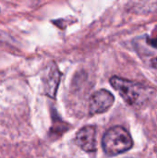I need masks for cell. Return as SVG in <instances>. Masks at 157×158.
I'll list each match as a JSON object with an SVG mask.
<instances>
[{"mask_svg": "<svg viewBox=\"0 0 157 158\" xmlns=\"http://www.w3.org/2000/svg\"><path fill=\"white\" fill-rule=\"evenodd\" d=\"M110 83L113 88L118 92L124 101L131 106H142L149 98V89L141 83L117 76L110 79Z\"/></svg>", "mask_w": 157, "mask_h": 158, "instance_id": "1", "label": "cell"}, {"mask_svg": "<svg viewBox=\"0 0 157 158\" xmlns=\"http://www.w3.org/2000/svg\"><path fill=\"white\" fill-rule=\"evenodd\" d=\"M102 145L107 156H117L129 151L133 146L130 132L120 126L109 129L104 135Z\"/></svg>", "mask_w": 157, "mask_h": 158, "instance_id": "2", "label": "cell"}, {"mask_svg": "<svg viewBox=\"0 0 157 158\" xmlns=\"http://www.w3.org/2000/svg\"><path fill=\"white\" fill-rule=\"evenodd\" d=\"M115 99L111 93L106 90L95 92L90 97L89 112L91 115L102 114L106 112L113 105Z\"/></svg>", "mask_w": 157, "mask_h": 158, "instance_id": "3", "label": "cell"}, {"mask_svg": "<svg viewBox=\"0 0 157 158\" xmlns=\"http://www.w3.org/2000/svg\"><path fill=\"white\" fill-rule=\"evenodd\" d=\"M76 144L87 153L96 151V129L94 126H86L81 129L76 135Z\"/></svg>", "mask_w": 157, "mask_h": 158, "instance_id": "4", "label": "cell"}, {"mask_svg": "<svg viewBox=\"0 0 157 158\" xmlns=\"http://www.w3.org/2000/svg\"><path fill=\"white\" fill-rule=\"evenodd\" d=\"M60 76L61 73L59 72L55 63H52L45 71V74L43 76L44 92L51 98L56 97V91L60 82V78H61Z\"/></svg>", "mask_w": 157, "mask_h": 158, "instance_id": "5", "label": "cell"}, {"mask_svg": "<svg viewBox=\"0 0 157 158\" xmlns=\"http://www.w3.org/2000/svg\"><path fill=\"white\" fill-rule=\"evenodd\" d=\"M147 43L148 44H150L151 46L155 47V48H157V35H155L154 37L152 38H149L147 40Z\"/></svg>", "mask_w": 157, "mask_h": 158, "instance_id": "6", "label": "cell"}, {"mask_svg": "<svg viewBox=\"0 0 157 158\" xmlns=\"http://www.w3.org/2000/svg\"><path fill=\"white\" fill-rule=\"evenodd\" d=\"M152 66L157 69V57H155V58H153L152 59Z\"/></svg>", "mask_w": 157, "mask_h": 158, "instance_id": "7", "label": "cell"}]
</instances>
